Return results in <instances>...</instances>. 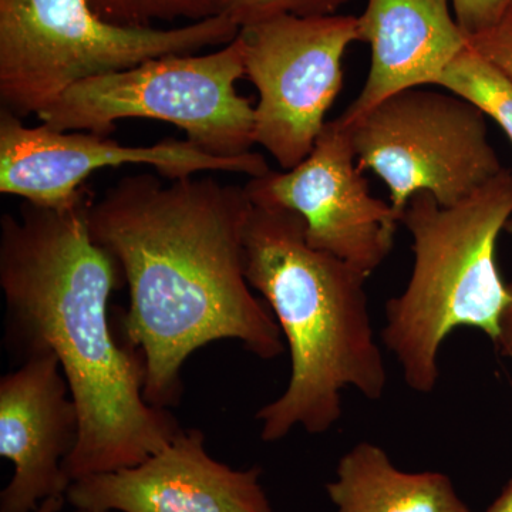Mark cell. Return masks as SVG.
I'll list each match as a JSON object with an SVG mask.
<instances>
[{
  "instance_id": "obj_14",
  "label": "cell",
  "mask_w": 512,
  "mask_h": 512,
  "mask_svg": "<svg viewBox=\"0 0 512 512\" xmlns=\"http://www.w3.org/2000/svg\"><path fill=\"white\" fill-rule=\"evenodd\" d=\"M326 493L335 512H470L446 474L406 473L369 441L340 458Z\"/></svg>"
},
{
  "instance_id": "obj_6",
  "label": "cell",
  "mask_w": 512,
  "mask_h": 512,
  "mask_svg": "<svg viewBox=\"0 0 512 512\" xmlns=\"http://www.w3.org/2000/svg\"><path fill=\"white\" fill-rule=\"evenodd\" d=\"M244 49L234 42L207 55H174L76 84L42 113L62 131L110 136L126 119L164 121L195 147L217 157H241L255 146V107L238 93Z\"/></svg>"
},
{
  "instance_id": "obj_5",
  "label": "cell",
  "mask_w": 512,
  "mask_h": 512,
  "mask_svg": "<svg viewBox=\"0 0 512 512\" xmlns=\"http://www.w3.org/2000/svg\"><path fill=\"white\" fill-rule=\"evenodd\" d=\"M238 35L224 15L137 28L101 18L90 0H0V104L22 120L37 116L84 80L227 46Z\"/></svg>"
},
{
  "instance_id": "obj_11",
  "label": "cell",
  "mask_w": 512,
  "mask_h": 512,
  "mask_svg": "<svg viewBox=\"0 0 512 512\" xmlns=\"http://www.w3.org/2000/svg\"><path fill=\"white\" fill-rule=\"evenodd\" d=\"M261 477L215 460L190 429L137 466L73 481L66 498L96 512H274Z\"/></svg>"
},
{
  "instance_id": "obj_4",
  "label": "cell",
  "mask_w": 512,
  "mask_h": 512,
  "mask_svg": "<svg viewBox=\"0 0 512 512\" xmlns=\"http://www.w3.org/2000/svg\"><path fill=\"white\" fill-rule=\"evenodd\" d=\"M512 217V171H501L467 200L441 207L414 195L400 218L412 237L413 268L400 295L386 303L383 345L404 382L421 394L436 389L444 340L466 326L497 343L510 302L497 245Z\"/></svg>"
},
{
  "instance_id": "obj_15",
  "label": "cell",
  "mask_w": 512,
  "mask_h": 512,
  "mask_svg": "<svg viewBox=\"0 0 512 512\" xmlns=\"http://www.w3.org/2000/svg\"><path fill=\"white\" fill-rule=\"evenodd\" d=\"M436 87L473 104L503 128L512 144V80L495 64L467 45L448 64Z\"/></svg>"
},
{
  "instance_id": "obj_9",
  "label": "cell",
  "mask_w": 512,
  "mask_h": 512,
  "mask_svg": "<svg viewBox=\"0 0 512 512\" xmlns=\"http://www.w3.org/2000/svg\"><path fill=\"white\" fill-rule=\"evenodd\" d=\"M146 165L167 181L202 171L261 177L268 173L262 154L217 157L188 140H164L151 146H124L90 131H62L40 123L29 127L9 111H0V192L37 207L72 204L94 171Z\"/></svg>"
},
{
  "instance_id": "obj_12",
  "label": "cell",
  "mask_w": 512,
  "mask_h": 512,
  "mask_svg": "<svg viewBox=\"0 0 512 512\" xmlns=\"http://www.w3.org/2000/svg\"><path fill=\"white\" fill-rule=\"evenodd\" d=\"M80 437V414L59 360L49 352L20 360L0 379V456L13 476L0 493V512H35L66 497L67 458Z\"/></svg>"
},
{
  "instance_id": "obj_19",
  "label": "cell",
  "mask_w": 512,
  "mask_h": 512,
  "mask_svg": "<svg viewBox=\"0 0 512 512\" xmlns=\"http://www.w3.org/2000/svg\"><path fill=\"white\" fill-rule=\"evenodd\" d=\"M467 43L512 80V12L490 29L467 36Z\"/></svg>"
},
{
  "instance_id": "obj_21",
  "label": "cell",
  "mask_w": 512,
  "mask_h": 512,
  "mask_svg": "<svg viewBox=\"0 0 512 512\" xmlns=\"http://www.w3.org/2000/svg\"><path fill=\"white\" fill-rule=\"evenodd\" d=\"M485 512H512V481Z\"/></svg>"
},
{
  "instance_id": "obj_8",
  "label": "cell",
  "mask_w": 512,
  "mask_h": 512,
  "mask_svg": "<svg viewBox=\"0 0 512 512\" xmlns=\"http://www.w3.org/2000/svg\"><path fill=\"white\" fill-rule=\"evenodd\" d=\"M245 76L258 92L255 144L281 170L311 154L343 87V57L360 42L357 16L285 15L239 29Z\"/></svg>"
},
{
  "instance_id": "obj_23",
  "label": "cell",
  "mask_w": 512,
  "mask_h": 512,
  "mask_svg": "<svg viewBox=\"0 0 512 512\" xmlns=\"http://www.w3.org/2000/svg\"><path fill=\"white\" fill-rule=\"evenodd\" d=\"M505 231L512 235V217L510 218V221H508L507 227H505Z\"/></svg>"
},
{
  "instance_id": "obj_22",
  "label": "cell",
  "mask_w": 512,
  "mask_h": 512,
  "mask_svg": "<svg viewBox=\"0 0 512 512\" xmlns=\"http://www.w3.org/2000/svg\"><path fill=\"white\" fill-rule=\"evenodd\" d=\"M66 497H52L47 498L42 504L37 507L35 512H60L66 504Z\"/></svg>"
},
{
  "instance_id": "obj_16",
  "label": "cell",
  "mask_w": 512,
  "mask_h": 512,
  "mask_svg": "<svg viewBox=\"0 0 512 512\" xmlns=\"http://www.w3.org/2000/svg\"><path fill=\"white\" fill-rule=\"evenodd\" d=\"M101 18L123 26L153 28L177 19L200 22L217 16L215 0H90Z\"/></svg>"
},
{
  "instance_id": "obj_17",
  "label": "cell",
  "mask_w": 512,
  "mask_h": 512,
  "mask_svg": "<svg viewBox=\"0 0 512 512\" xmlns=\"http://www.w3.org/2000/svg\"><path fill=\"white\" fill-rule=\"evenodd\" d=\"M352 0H215L218 15L227 16L239 29L278 16L335 15Z\"/></svg>"
},
{
  "instance_id": "obj_10",
  "label": "cell",
  "mask_w": 512,
  "mask_h": 512,
  "mask_svg": "<svg viewBox=\"0 0 512 512\" xmlns=\"http://www.w3.org/2000/svg\"><path fill=\"white\" fill-rule=\"evenodd\" d=\"M254 204L298 212L311 247L369 278L392 252L400 221L392 205L373 197L357 167L348 127L328 121L315 147L292 170H269L245 185Z\"/></svg>"
},
{
  "instance_id": "obj_24",
  "label": "cell",
  "mask_w": 512,
  "mask_h": 512,
  "mask_svg": "<svg viewBox=\"0 0 512 512\" xmlns=\"http://www.w3.org/2000/svg\"><path fill=\"white\" fill-rule=\"evenodd\" d=\"M73 512H96V511H90V510H79V508H74Z\"/></svg>"
},
{
  "instance_id": "obj_3",
  "label": "cell",
  "mask_w": 512,
  "mask_h": 512,
  "mask_svg": "<svg viewBox=\"0 0 512 512\" xmlns=\"http://www.w3.org/2000/svg\"><path fill=\"white\" fill-rule=\"evenodd\" d=\"M245 276L264 296L291 352L285 392L256 413L261 439L292 430L325 434L342 419L343 390L380 400L389 375L367 302V276L311 247L298 212L254 204L244 241Z\"/></svg>"
},
{
  "instance_id": "obj_18",
  "label": "cell",
  "mask_w": 512,
  "mask_h": 512,
  "mask_svg": "<svg viewBox=\"0 0 512 512\" xmlns=\"http://www.w3.org/2000/svg\"><path fill=\"white\" fill-rule=\"evenodd\" d=\"M461 30L466 36L477 35L497 25L512 12V0H450Z\"/></svg>"
},
{
  "instance_id": "obj_2",
  "label": "cell",
  "mask_w": 512,
  "mask_h": 512,
  "mask_svg": "<svg viewBox=\"0 0 512 512\" xmlns=\"http://www.w3.org/2000/svg\"><path fill=\"white\" fill-rule=\"evenodd\" d=\"M93 201L84 185L72 204L25 202L19 215L0 218L5 343L19 360L43 352L59 360L80 414L79 443L64 464L72 483L137 466L184 430L147 402L143 356L111 329L121 271L93 241Z\"/></svg>"
},
{
  "instance_id": "obj_7",
  "label": "cell",
  "mask_w": 512,
  "mask_h": 512,
  "mask_svg": "<svg viewBox=\"0 0 512 512\" xmlns=\"http://www.w3.org/2000/svg\"><path fill=\"white\" fill-rule=\"evenodd\" d=\"M348 128L357 167L387 185L399 221L419 192L453 207L504 170L484 114L440 87L393 94Z\"/></svg>"
},
{
  "instance_id": "obj_1",
  "label": "cell",
  "mask_w": 512,
  "mask_h": 512,
  "mask_svg": "<svg viewBox=\"0 0 512 512\" xmlns=\"http://www.w3.org/2000/svg\"><path fill=\"white\" fill-rule=\"evenodd\" d=\"M245 187L215 178H120L89 211L93 241L119 265L130 291L123 318L127 345L146 367L151 406H177L181 370L195 350L238 340L259 359L285 352L274 315L245 276Z\"/></svg>"
},
{
  "instance_id": "obj_20",
  "label": "cell",
  "mask_w": 512,
  "mask_h": 512,
  "mask_svg": "<svg viewBox=\"0 0 512 512\" xmlns=\"http://www.w3.org/2000/svg\"><path fill=\"white\" fill-rule=\"evenodd\" d=\"M508 289H510V302H508L503 320H501V333L497 345L503 356L512 362V284L508 285Z\"/></svg>"
},
{
  "instance_id": "obj_13",
  "label": "cell",
  "mask_w": 512,
  "mask_h": 512,
  "mask_svg": "<svg viewBox=\"0 0 512 512\" xmlns=\"http://www.w3.org/2000/svg\"><path fill=\"white\" fill-rule=\"evenodd\" d=\"M450 5V0H367L357 18L360 42L372 52L369 73L362 92L338 117L343 126H353L393 94L437 86L468 45Z\"/></svg>"
}]
</instances>
